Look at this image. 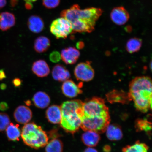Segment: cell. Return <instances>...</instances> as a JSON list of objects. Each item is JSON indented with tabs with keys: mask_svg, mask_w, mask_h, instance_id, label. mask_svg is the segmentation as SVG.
<instances>
[{
	"mask_svg": "<svg viewBox=\"0 0 152 152\" xmlns=\"http://www.w3.org/2000/svg\"><path fill=\"white\" fill-rule=\"evenodd\" d=\"M80 128L85 131H92L100 134L105 132L110 124L109 109L103 99L92 98L83 102Z\"/></svg>",
	"mask_w": 152,
	"mask_h": 152,
	"instance_id": "1",
	"label": "cell"
},
{
	"mask_svg": "<svg viewBox=\"0 0 152 152\" xmlns=\"http://www.w3.org/2000/svg\"><path fill=\"white\" fill-rule=\"evenodd\" d=\"M152 88L151 79L147 76L136 77L130 83L129 97L138 111L146 113L151 109Z\"/></svg>",
	"mask_w": 152,
	"mask_h": 152,
	"instance_id": "2",
	"label": "cell"
},
{
	"mask_svg": "<svg viewBox=\"0 0 152 152\" xmlns=\"http://www.w3.org/2000/svg\"><path fill=\"white\" fill-rule=\"evenodd\" d=\"M83 102L73 100L64 102L60 106L62 113L61 126L65 132L74 134L80 128Z\"/></svg>",
	"mask_w": 152,
	"mask_h": 152,
	"instance_id": "3",
	"label": "cell"
},
{
	"mask_svg": "<svg viewBox=\"0 0 152 152\" xmlns=\"http://www.w3.org/2000/svg\"><path fill=\"white\" fill-rule=\"evenodd\" d=\"M21 136L26 145L34 149L44 147L48 142L46 132L34 123H28L24 125Z\"/></svg>",
	"mask_w": 152,
	"mask_h": 152,
	"instance_id": "4",
	"label": "cell"
},
{
	"mask_svg": "<svg viewBox=\"0 0 152 152\" xmlns=\"http://www.w3.org/2000/svg\"><path fill=\"white\" fill-rule=\"evenodd\" d=\"M50 30L57 39H65L73 32L71 23L62 17L53 21L50 26Z\"/></svg>",
	"mask_w": 152,
	"mask_h": 152,
	"instance_id": "5",
	"label": "cell"
},
{
	"mask_svg": "<svg viewBox=\"0 0 152 152\" xmlns=\"http://www.w3.org/2000/svg\"><path fill=\"white\" fill-rule=\"evenodd\" d=\"M74 74L78 80L88 82L94 77V71L88 62H81L75 66Z\"/></svg>",
	"mask_w": 152,
	"mask_h": 152,
	"instance_id": "6",
	"label": "cell"
},
{
	"mask_svg": "<svg viewBox=\"0 0 152 152\" xmlns=\"http://www.w3.org/2000/svg\"><path fill=\"white\" fill-rule=\"evenodd\" d=\"M103 11L100 8L92 7L79 11V18L95 26L96 22L101 16Z\"/></svg>",
	"mask_w": 152,
	"mask_h": 152,
	"instance_id": "7",
	"label": "cell"
},
{
	"mask_svg": "<svg viewBox=\"0 0 152 152\" xmlns=\"http://www.w3.org/2000/svg\"><path fill=\"white\" fill-rule=\"evenodd\" d=\"M110 18L114 23L117 25L122 26L128 22L130 15L124 7H115L112 10Z\"/></svg>",
	"mask_w": 152,
	"mask_h": 152,
	"instance_id": "8",
	"label": "cell"
},
{
	"mask_svg": "<svg viewBox=\"0 0 152 152\" xmlns=\"http://www.w3.org/2000/svg\"><path fill=\"white\" fill-rule=\"evenodd\" d=\"M77 85L71 80H67L63 83L61 89L63 94L69 98L76 97L82 93L81 89V84Z\"/></svg>",
	"mask_w": 152,
	"mask_h": 152,
	"instance_id": "9",
	"label": "cell"
},
{
	"mask_svg": "<svg viewBox=\"0 0 152 152\" xmlns=\"http://www.w3.org/2000/svg\"><path fill=\"white\" fill-rule=\"evenodd\" d=\"M14 118L20 124H26L31 121L33 113L31 109L27 106L21 105L17 107L14 111Z\"/></svg>",
	"mask_w": 152,
	"mask_h": 152,
	"instance_id": "10",
	"label": "cell"
},
{
	"mask_svg": "<svg viewBox=\"0 0 152 152\" xmlns=\"http://www.w3.org/2000/svg\"><path fill=\"white\" fill-rule=\"evenodd\" d=\"M61 56L63 61L66 64H73L78 59L80 53L75 48L69 47L63 49Z\"/></svg>",
	"mask_w": 152,
	"mask_h": 152,
	"instance_id": "11",
	"label": "cell"
},
{
	"mask_svg": "<svg viewBox=\"0 0 152 152\" xmlns=\"http://www.w3.org/2000/svg\"><path fill=\"white\" fill-rule=\"evenodd\" d=\"M46 117L49 122L53 124H59L62 118L61 108L60 106L53 104L49 107L46 111Z\"/></svg>",
	"mask_w": 152,
	"mask_h": 152,
	"instance_id": "12",
	"label": "cell"
},
{
	"mask_svg": "<svg viewBox=\"0 0 152 152\" xmlns=\"http://www.w3.org/2000/svg\"><path fill=\"white\" fill-rule=\"evenodd\" d=\"M16 23V18L12 13L4 12L0 13V30L7 31L14 26Z\"/></svg>",
	"mask_w": 152,
	"mask_h": 152,
	"instance_id": "13",
	"label": "cell"
},
{
	"mask_svg": "<svg viewBox=\"0 0 152 152\" xmlns=\"http://www.w3.org/2000/svg\"><path fill=\"white\" fill-rule=\"evenodd\" d=\"M32 71L38 77H47L50 73V70L48 64L43 60H39L34 62L32 67Z\"/></svg>",
	"mask_w": 152,
	"mask_h": 152,
	"instance_id": "14",
	"label": "cell"
},
{
	"mask_svg": "<svg viewBox=\"0 0 152 152\" xmlns=\"http://www.w3.org/2000/svg\"><path fill=\"white\" fill-rule=\"evenodd\" d=\"M99 134L92 131H85L82 135L83 143L87 147H93L98 144L100 140Z\"/></svg>",
	"mask_w": 152,
	"mask_h": 152,
	"instance_id": "15",
	"label": "cell"
},
{
	"mask_svg": "<svg viewBox=\"0 0 152 152\" xmlns=\"http://www.w3.org/2000/svg\"><path fill=\"white\" fill-rule=\"evenodd\" d=\"M52 77L55 80L59 82L64 81L69 79L71 75L69 71L64 66L57 64L53 67Z\"/></svg>",
	"mask_w": 152,
	"mask_h": 152,
	"instance_id": "16",
	"label": "cell"
},
{
	"mask_svg": "<svg viewBox=\"0 0 152 152\" xmlns=\"http://www.w3.org/2000/svg\"><path fill=\"white\" fill-rule=\"evenodd\" d=\"M80 10V7L78 5H74L71 8L62 11L60 16L66 19L72 24L79 19V12Z\"/></svg>",
	"mask_w": 152,
	"mask_h": 152,
	"instance_id": "17",
	"label": "cell"
},
{
	"mask_svg": "<svg viewBox=\"0 0 152 152\" xmlns=\"http://www.w3.org/2000/svg\"><path fill=\"white\" fill-rule=\"evenodd\" d=\"M27 25L30 31L35 33H40L44 28V23L40 17L32 15L28 19Z\"/></svg>",
	"mask_w": 152,
	"mask_h": 152,
	"instance_id": "18",
	"label": "cell"
},
{
	"mask_svg": "<svg viewBox=\"0 0 152 152\" xmlns=\"http://www.w3.org/2000/svg\"><path fill=\"white\" fill-rule=\"evenodd\" d=\"M33 101L36 107L39 109H44L49 105L50 99V97L46 93L39 91L34 95Z\"/></svg>",
	"mask_w": 152,
	"mask_h": 152,
	"instance_id": "19",
	"label": "cell"
},
{
	"mask_svg": "<svg viewBox=\"0 0 152 152\" xmlns=\"http://www.w3.org/2000/svg\"><path fill=\"white\" fill-rule=\"evenodd\" d=\"M107 98L110 102H120L126 103L131 101L128 94H127L122 91L113 90L107 94Z\"/></svg>",
	"mask_w": 152,
	"mask_h": 152,
	"instance_id": "20",
	"label": "cell"
},
{
	"mask_svg": "<svg viewBox=\"0 0 152 152\" xmlns=\"http://www.w3.org/2000/svg\"><path fill=\"white\" fill-rule=\"evenodd\" d=\"M105 132L107 138L111 141H117L123 137L122 130L121 127L117 124H109Z\"/></svg>",
	"mask_w": 152,
	"mask_h": 152,
	"instance_id": "21",
	"label": "cell"
},
{
	"mask_svg": "<svg viewBox=\"0 0 152 152\" xmlns=\"http://www.w3.org/2000/svg\"><path fill=\"white\" fill-rule=\"evenodd\" d=\"M50 46V40L44 36H40L36 39L34 48L36 52L41 53L46 52Z\"/></svg>",
	"mask_w": 152,
	"mask_h": 152,
	"instance_id": "22",
	"label": "cell"
},
{
	"mask_svg": "<svg viewBox=\"0 0 152 152\" xmlns=\"http://www.w3.org/2000/svg\"><path fill=\"white\" fill-rule=\"evenodd\" d=\"M6 130L9 140L12 141L19 140L21 132L18 125H15L12 123H10Z\"/></svg>",
	"mask_w": 152,
	"mask_h": 152,
	"instance_id": "23",
	"label": "cell"
},
{
	"mask_svg": "<svg viewBox=\"0 0 152 152\" xmlns=\"http://www.w3.org/2000/svg\"><path fill=\"white\" fill-rule=\"evenodd\" d=\"M45 146V152H63V143L58 138H53L48 142Z\"/></svg>",
	"mask_w": 152,
	"mask_h": 152,
	"instance_id": "24",
	"label": "cell"
},
{
	"mask_svg": "<svg viewBox=\"0 0 152 152\" xmlns=\"http://www.w3.org/2000/svg\"><path fill=\"white\" fill-rule=\"evenodd\" d=\"M149 149L147 144L138 141L132 145L124 148L122 152H148Z\"/></svg>",
	"mask_w": 152,
	"mask_h": 152,
	"instance_id": "25",
	"label": "cell"
},
{
	"mask_svg": "<svg viewBox=\"0 0 152 152\" xmlns=\"http://www.w3.org/2000/svg\"><path fill=\"white\" fill-rule=\"evenodd\" d=\"M142 43V40L139 38H132L126 43V50L130 54L137 52L141 48Z\"/></svg>",
	"mask_w": 152,
	"mask_h": 152,
	"instance_id": "26",
	"label": "cell"
},
{
	"mask_svg": "<svg viewBox=\"0 0 152 152\" xmlns=\"http://www.w3.org/2000/svg\"><path fill=\"white\" fill-rule=\"evenodd\" d=\"M151 127V122L147 119H138L136 121L135 128L138 132H150Z\"/></svg>",
	"mask_w": 152,
	"mask_h": 152,
	"instance_id": "27",
	"label": "cell"
},
{
	"mask_svg": "<svg viewBox=\"0 0 152 152\" xmlns=\"http://www.w3.org/2000/svg\"><path fill=\"white\" fill-rule=\"evenodd\" d=\"M10 123L9 115L4 113H0V132L6 130Z\"/></svg>",
	"mask_w": 152,
	"mask_h": 152,
	"instance_id": "28",
	"label": "cell"
},
{
	"mask_svg": "<svg viewBox=\"0 0 152 152\" xmlns=\"http://www.w3.org/2000/svg\"><path fill=\"white\" fill-rule=\"evenodd\" d=\"M61 0H42L43 5L45 8L52 9L59 5Z\"/></svg>",
	"mask_w": 152,
	"mask_h": 152,
	"instance_id": "29",
	"label": "cell"
},
{
	"mask_svg": "<svg viewBox=\"0 0 152 152\" xmlns=\"http://www.w3.org/2000/svg\"><path fill=\"white\" fill-rule=\"evenodd\" d=\"M49 58L51 62L56 63L60 61L61 59V56L58 51H53L49 55Z\"/></svg>",
	"mask_w": 152,
	"mask_h": 152,
	"instance_id": "30",
	"label": "cell"
},
{
	"mask_svg": "<svg viewBox=\"0 0 152 152\" xmlns=\"http://www.w3.org/2000/svg\"><path fill=\"white\" fill-rule=\"evenodd\" d=\"M9 109V105L5 102H1L0 103V110L1 111H5Z\"/></svg>",
	"mask_w": 152,
	"mask_h": 152,
	"instance_id": "31",
	"label": "cell"
},
{
	"mask_svg": "<svg viewBox=\"0 0 152 152\" xmlns=\"http://www.w3.org/2000/svg\"><path fill=\"white\" fill-rule=\"evenodd\" d=\"M12 83L15 87H18L21 85L22 81L20 79L15 78L13 80Z\"/></svg>",
	"mask_w": 152,
	"mask_h": 152,
	"instance_id": "32",
	"label": "cell"
},
{
	"mask_svg": "<svg viewBox=\"0 0 152 152\" xmlns=\"http://www.w3.org/2000/svg\"><path fill=\"white\" fill-rule=\"evenodd\" d=\"M33 6L32 3L29 2H26L25 7L26 9L30 10L33 8Z\"/></svg>",
	"mask_w": 152,
	"mask_h": 152,
	"instance_id": "33",
	"label": "cell"
},
{
	"mask_svg": "<svg viewBox=\"0 0 152 152\" xmlns=\"http://www.w3.org/2000/svg\"><path fill=\"white\" fill-rule=\"evenodd\" d=\"M83 152H98V151L93 147H88Z\"/></svg>",
	"mask_w": 152,
	"mask_h": 152,
	"instance_id": "34",
	"label": "cell"
},
{
	"mask_svg": "<svg viewBox=\"0 0 152 152\" xmlns=\"http://www.w3.org/2000/svg\"><path fill=\"white\" fill-rule=\"evenodd\" d=\"M6 75L4 71L3 70H0V80H2L5 78Z\"/></svg>",
	"mask_w": 152,
	"mask_h": 152,
	"instance_id": "35",
	"label": "cell"
},
{
	"mask_svg": "<svg viewBox=\"0 0 152 152\" xmlns=\"http://www.w3.org/2000/svg\"><path fill=\"white\" fill-rule=\"evenodd\" d=\"M7 3L6 0H0V10L5 7Z\"/></svg>",
	"mask_w": 152,
	"mask_h": 152,
	"instance_id": "36",
	"label": "cell"
},
{
	"mask_svg": "<svg viewBox=\"0 0 152 152\" xmlns=\"http://www.w3.org/2000/svg\"><path fill=\"white\" fill-rule=\"evenodd\" d=\"M84 46V44L82 42H79L77 44V48L80 49L82 48Z\"/></svg>",
	"mask_w": 152,
	"mask_h": 152,
	"instance_id": "37",
	"label": "cell"
},
{
	"mask_svg": "<svg viewBox=\"0 0 152 152\" xmlns=\"http://www.w3.org/2000/svg\"><path fill=\"white\" fill-rule=\"evenodd\" d=\"M18 0H11L10 4L11 6L12 7H14L18 3Z\"/></svg>",
	"mask_w": 152,
	"mask_h": 152,
	"instance_id": "38",
	"label": "cell"
},
{
	"mask_svg": "<svg viewBox=\"0 0 152 152\" xmlns=\"http://www.w3.org/2000/svg\"><path fill=\"white\" fill-rule=\"evenodd\" d=\"M24 1L26 2H33L37 1V0H24Z\"/></svg>",
	"mask_w": 152,
	"mask_h": 152,
	"instance_id": "39",
	"label": "cell"
}]
</instances>
